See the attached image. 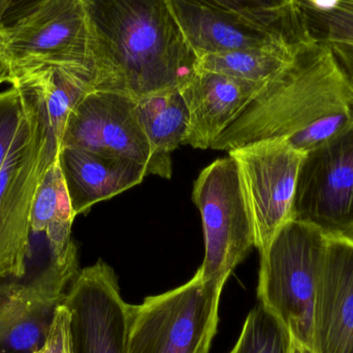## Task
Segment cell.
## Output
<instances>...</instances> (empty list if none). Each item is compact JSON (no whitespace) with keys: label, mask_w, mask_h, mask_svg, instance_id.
I'll list each match as a JSON object with an SVG mask.
<instances>
[{"label":"cell","mask_w":353,"mask_h":353,"mask_svg":"<svg viewBox=\"0 0 353 353\" xmlns=\"http://www.w3.org/2000/svg\"><path fill=\"white\" fill-rule=\"evenodd\" d=\"M90 31L91 91L134 99L180 90L199 70L169 0H83Z\"/></svg>","instance_id":"1"},{"label":"cell","mask_w":353,"mask_h":353,"mask_svg":"<svg viewBox=\"0 0 353 353\" xmlns=\"http://www.w3.org/2000/svg\"><path fill=\"white\" fill-rule=\"evenodd\" d=\"M352 117L350 87L332 48L308 37L211 149L230 151L283 139L307 153L345 128Z\"/></svg>","instance_id":"2"},{"label":"cell","mask_w":353,"mask_h":353,"mask_svg":"<svg viewBox=\"0 0 353 353\" xmlns=\"http://www.w3.org/2000/svg\"><path fill=\"white\" fill-rule=\"evenodd\" d=\"M18 140L0 168V281L26 280L30 218L37 191L59 154L43 103L29 87Z\"/></svg>","instance_id":"3"},{"label":"cell","mask_w":353,"mask_h":353,"mask_svg":"<svg viewBox=\"0 0 353 353\" xmlns=\"http://www.w3.org/2000/svg\"><path fill=\"white\" fill-rule=\"evenodd\" d=\"M327 236L294 219L261 253L257 298L292 339L311 346L315 298Z\"/></svg>","instance_id":"4"},{"label":"cell","mask_w":353,"mask_h":353,"mask_svg":"<svg viewBox=\"0 0 353 353\" xmlns=\"http://www.w3.org/2000/svg\"><path fill=\"white\" fill-rule=\"evenodd\" d=\"M221 292L197 270L182 286L132 305L128 353H209Z\"/></svg>","instance_id":"5"},{"label":"cell","mask_w":353,"mask_h":353,"mask_svg":"<svg viewBox=\"0 0 353 353\" xmlns=\"http://www.w3.org/2000/svg\"><path fill=\"white\" fill-rule=\"evenodd\" d=\"M193 201L199 208L205 236L203 279L219 290L255 248V232L236 161L217 159L194 182Z\"/></svg>","instance_id":"6"},{"label":"cell","mask_w":353,"mask_h":353,"mask_svg":"<svg viewBox=\"0 0 353 353\" xmlns=\"http://www.w3.org/2000/svg\"><path fill=\"white\" fill-rule=\"evenodd\" d=\"M2 37L12 80L30 68L56 66L77 74L91 86L90 31L83 0H48Z\"/></svg>","instance_id":"7"},{"label":"cell","mask_w":353,"mask_h":353,"mask_svg":"<svg viewBox=\"0 0 353 353\" xmlns=\"http://www.w3.org/2000/svg\"><path fill=\"white\" fill-rule=\"evenodd\" d=\"M242 179L255 232L263 252L280 228L294 219V199L301 165L307 153L283 139H270L228 151Z\"/></svg>","instance_id":"8"},{"label":"cell","mask_w":353,"mask_h":353,"mask_svg":"<svg viewBox=\"0 0 353 353\" xmlns=\"http://www.w3.org/2000/svg\"><path fill=\"white\" fill-rule=\"evenodd\" d=\"M294 219L327 236L353 239V117L307 152L296 183Z\"/></svg>","instance_id":"9"},{"label":"cell","mask_w":353,"mask_h":353,"mask_svg":"<svg viewBox=\"0 0 353 353\" xmlns=\"http://www.w3.org/2000/svg\"><path fill=\"white\" fill-rule=\"evenodd\" d=\"M63 304L70 312L74 353H128L132 305L103 259L79 271Z\"/></svg>","instance_id":"10"},{"label":"cell","mask_w":353,"mask_h":353,"mask_svg":"<svg viewBox=\"0 0 353 353\" xmlns=\"http://www.w3.org/2000/svg\"><path fill=\"white\" fill-rule=\"evenodd\" d=\"M78 265L50 261L31 279L0 281V353H31L43 346Z\"/></svg>","instance_id":"11"},{"label":"cell","mask_w":353,"mask_h":353,"mask_svg":"<svg viewBox=\"0 0 353 353\" xmlns=\"http://www.w3.org/2000/svg\"><path fill=\"white\" fill-rule=\"evenodd\" d=\"M121 157L150 169V144L137 111V99L113 91H89L68 118L61 147Z\"/></svg>","instance_id":"12"},{"label":"cell","mask_w":353,"mask_h":353,"mask_svg":"<svg viewBox=\"0 0 353 353\" xmlns=\"http://www.w3.org/2000/svg\"><path fill=\"white\" fill-rule=\"evenodd\" d=\"M311 350L353 353V239L327 236L315 298Z\"/></svg>","instance_id":"13"},{"label":"cell","mask_w":353,"mask_h":353,"mask_svg":"<svg viewBox=\"0 0 353 353\" xmlns=\"http://www.w3.org/2000/svg\"><path fill=\"white\" fill-rule=\"evenodd\" d=\"M197 57L245 49H284L310 37L279 32L196 0H169Z\"/></svg>","instance_id":"14"},{"label":"cell","mask_w":353,"mask_h":353,"mask_svg":"<svg viewBox=\"0 0 353 353\" xmlns=\"http://www.w3.org/2000/svg\"><path fill=\"white\" fill-rule=\"evenodd\" d=\"M265 84L197 70L180 89L190 115L184 145L209 149L244 112Z\"/></svg>","instance_id":"15"},{"label":"cell","mask_w":353,"mask_h":353,"mask_svg":"<svg viewBox=\"0 0 353 353\" xmlns=\"http://www.w3.org/2000/svg\"><path fill=\"white\" fill-rule=\"evenodd\" d=\"M59 161L76 216L140 184L148 175L147 168L132 159L78 147H62Z\"/></svg>","instance_id":"16"},{"label":"cell","mask_w":353,"mask_h":353,"mask_svg":"<svg viewBox=\"0 0 353 353\" xmlns=\"http://www.w3.org/2000/svg\"><path fill=\"white\" fill-rule=\"evenodd\" d=\"M137 111L152 153L148 175L171 178L172 152L184 145L190 123L188 107L180 90L137 99Z\"/></svg>","instance_id":"17"},{"label":"cell","mask_w":353,"mask_h":353,"mask_svg":"<svg viewBox=\"0 0 353 353\" xmlns=\"http://www.w3.org/2000/svg\"><path fill=\"white\" fill-rule=\"evenodd\" d=\"M76 215L64 181L59 154L46 174L31 211V234H45L50 261L68 263L78 259L72 241V226Z\"/></svg>","instance_id":"18"},{"label":"cell","mask_w":353,"mask_h":353,"mask_svg":"<svg viewBox=\"0 0 353 353\" xmlns=\"http://www.w3.org/2000/svg\"><path fill=\"white\" fill-rule=\"evenodd\" d=\"M14 84L25 85L37 95L60 150L70 114L90 91L88 83L63 68L39 66L17 74L12 80Z\"/></svg>","instance_id":"19"},{"label":"cell","mask_w":353,"mask_h":353,"mask_svg":"<svg viewBox=\"0 0 353 353\" xmlns=\"http://www.w3.org/2000/svg\"><path fill=\"white\" fill-rule=\"evenodd\" d=\"M299 43L284 49H245L205 54L199 57V70L265 85L290 63Z\"/></svg>","instance_id":"20"},{"label":"cell","mask_w":353,"mask_h":353,"mask_svg":"<svg viewBox=\"0 0 353 353\" xmlns=\"http://www.w3.org/2000/svg\"><path fill=\"white\" fill-rule=\"evenodd\" d=\"M239 14L255 24L288 34L308 33L302 10L294 0H196Z\"/></svg>","instance_id":"21"},{"label":"cell","mask_w":353,"mask_h":353,"mask_svg":"<svg viewBox=\"0 0 353 353\" xmlns=\"http://www.w3.org/2000/svg\"><path fill=\"white\" fill-rule=\"evenodd\" d=\"M290 335L263 305L249 312L240 337L230 353H290Z\"/></svg>","instance_id":"22"},{"label":"cell","mask_w":353,"mask_h":353,"mask_svg":"<svg viewBox=\"0 0 353 353\" xmlns=\"http://www.w3.org/2000/svg\"><path fill=\"white\" fill-rule=\"evenodd\" d=\"M311 39L323 43L353 45V0H341L333 12H319L299 3Z\"/></svg>","instance_id":"23"},{"label":"cell","mask_w":353,"mask_h":353,"mask_svg":"<svg viewBox=\"0 0 353 353\" xmlns=\"http://www.w3.org/2000/svg\"><path fill=\"white\" fill-rule=\"evenodd\" d=\"M27 101L26 90L21 85H12L0 92V168L20 136Z\"/></svg>","instance_id":"24"},{"label":"cell","mask_w":353,"mask_h":353,"mask_svg":"<svg viewBox=\"0 0 353 353\" xmlns=\"http://www.w3.org/2000/svg\"><path fill=\"white\" fill-rule=\"evenodd\" d=\"M31 353H74L70 331V312L63 303L56 308L43 346Z\"/></svg>","instance_id":"25"},{"label":"cell","mask_w":353,"mask_h":353,"mask_svg":"<svg viewBox=\"0 0 353 353\" xmlns=\"http://www.w3.org/2000/svg\"><path fill=\"white\" fill-rule=\"evenodd\" d=\"M48 0H0V34L30 16Z\"/></svg>","instance_id":"26"},{"label":"cell","mask_w":353,"mask_h":353,"mask_svg":"<svg viewBox=\"0 0 353 353\" xmlns=\"http://www.w3.org/2000/svg\"><path fill=\"white\" fill-rule=\"evenodd\" d=\"M329 45L350 87L353 105V45L339 43H329Z\"/></svg>","instance_id":"27"},{"label":"cell","mask_w":353,"mask_h":353,"mask_svg":"<svg viewBox=\"0 0 353 353\" xmlns=\"http://www.w3.org/2000/svg\"><path fill=\"white\" fill-rule=\"evenodd\" d=\"M6 83L12 84V72L6 52V41L2 34H0V85Z\"/></svg>","instance_id":"28"},{"label":"cell","mask_w":353,"mask_h":353,"mask_svg":"<svg viewBox=\"0 0 353 353\" xmlns=\"http://www.w3.org/2000/svg\"><path fill=\"white\" fill-rule=\"evenodd\" d=\"M299 3L319 12H330L339 6L341 0H296Z\"/></svg>","instance_id":"29"},{"label":"cell","mask_w":353,"mask_h":353,"mask_svg":"<svg viewBox=\"0 0 353 353\" xmlns=\"http://www.w3.org/2000/svg\"><path fill=\"white\" fill-rule=\"evenodd\" d=\"M290 353H314L310 347L300 343L296 340L290 337Z\"/></svg>","instance_id":"30"}]
</instances>
